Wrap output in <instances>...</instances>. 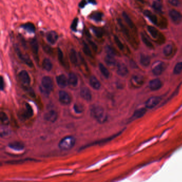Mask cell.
<instances>
[{"mask_svg": "<svg viewBox=\"0 0 182 182\" xmlns=\"http://www.w3.org/2000/svg\"><path fill=\"white\" fill-rule=\"evenodd\" d=\"M88 2L91 4H94V5L97 4L96 0H88Z\"/></svg>", "mask_w": 182, "mask_h": 182, "instance_id": "obj_55", "label": "cell"}, {"mask_svg": "<svg viewBox=\"0 0 182 182\" xmlns=\"http://www.w3.org/2000/svg\"><path fill=\"white\" fill-rule=\"evenodd\" d=\"M144 13L147 17L150 19V20L154 24H157L158 20H157V17L156 16L154 15L153 14H152V13L149 11V10H145Z\"/></svg>", "mask_w": 182, "mask_h": 182, "instance_id": "obj_30", "label": "cell"}, {"mask_svg": "<svg viewBox=\"0 0 182 182\" xmlns=\"http://www.w3.org/2000/svg\"><path fill=\"white\" fill-rule=\"evenodd\" d=\"M70 60L72 64L76 66L78 64V57L77 55V52H76L74 49L72 48L69 52Z\"/></svg>", "mask_w": 182, "mask_h": 182, "instance_id": "obj_21", "label": "cell"}, {"mask_svg": "<svg viewBox=\"0 0 182 182\" xmlns=\"http://www.w3.org/2000/svg\"><path fill=\"white\" fill-rule=\"evenodd\" d=\"M104 61L109 66H113L116 64V60L114 58V56L107 54L105 57Z\"/></svg>", "mask_w": 182, "mask_h": 182, "instance_id": "obj_26", "label": "cell"}, {"mask_svg": "<svg viewBox=\"0 0 182 182\" xmlns=\"http://www.w3.org/2000/svg\"><path fill=\"white\" fill-rule=\"evenodd\" d=\"M8 146L10 149L15 151L23 150L25 148L24 144L20 142H13L10 143L9 144Z\"/></svg>", "mask_w": 182, "mask_h": 182, "instance_id": "obj_23", "label": "cell"}, {"mask_svg": "<svg viewBox=\"0 0 182 182\" xmlns=\"http://www.w3.org/2000/svg\"><path fill=\"white\" fill-rule=\"evenodd\" d=\"M57 54H58V58L59 60L60 63L61 64L64 66H65V63L64 58L63 52L60 48H58L57 49Z\"/></svg>", "mask_w": 182, "mask_h": 182, "instance_id": "obj_37", "label": "cell"}, {"mask_svg": "<svg viewBox=\"0 0 182 182\" xmlns=\"http://www.w3.org/2000/svg\"><path fill=\"white\" fill-rule=\"evenodd\" d=\"M164 70V66L162 63H159L156 65L152 69V73L155 75H160Z\"/></svg>", "mask_w": 182, "mask_h": 182, "instance_id": "obj_25", "label": "cell"}, {"mask_svg": "<svg viewBox=\"0 0 182 182\" xmlns=\"http://www.w3.org/2000/svg\"><path fill=\"white\" fill-rule=\"evenodd\" d=\"M52 64L51 60L48 58H44L42 62V67L44 70L50 71L52 68Z\"/></svg>", "mask_w": 182, "mask_h": 182, "instance_id": "obj_28", "label": "cell"}, {"mask_svg": "<svg viewBox=\"0 0 182 182\" xmlns=\"http://www.w3.org/2000/svg\"><path fill=\"white\" fill-rule=\"evenodd\" d=\"M103 14L102 12H95L91 14L90 18L91 19L94 20L96 22H99L102 20Z\"/></svg>", "mask_w": 182, "mask_h": 182, "instance_id": "obj_29", "label": "cell"}, {"mask_svg": "<svg viewBox=\"0 0 182 182\" xmlns=\"http://www.w3.org/2000/svg\"><path fill=\"white\" fill-rule=\"evenodd\" d=\"M68 83L71 87H75L78 83V79L76 75L74 73H70L68 78Z\"/></svg>", "mask_w": 182, "mask_h": 182, "instance_id": "obj_19", "label": "cell"}, {"mask_svg": "<svg viewBox=\"0 0 182 182\" xmlns=\"http://www.w3.org/2000/svg\"><path fill=\"white\" fill-rule=\"evenodd\" d=\"M4 88V80L3 79V77H1V90H3Z\"/></svg>", "mask_w": 182, "mask_h": 182, "instance_id": "obj_53", "label": "cell"}, {"mask_svg": "<svg viewBox=\"0 0 182 182\" xmlns=\"http://www.w3.org/2000/svg\"><path fill=\"white\" fill-rule=\"evenodd\" d=\"M147 30L150 33L151 35L152 36L153 38L156 39L158 36V31L155 27L149 26H147Z\"/></svg>", "mask_w": 182, "mask_h": 182, "instance_id": "obj_35", "label": "cell"}, {"mask_svg": "<svg viewBox=\"0 0 182 182\" xmlns=\"http://www.w3.org/2000/svg\"><path fill=\"white\" fill-rule=\"evenodd\" d=\"M90 114L92 117L100 123H104L107 121V114L100 106L94 105L92 106L90 109Z\"/></svg>", "mask_w": 182, "mask_h": 182, "instance_id": "obj_1", "label": "cell"}, {"mask_svg": "<svg viewBox=\"0 0 182 182\" xmlns=\"http://www.w3.org/2000/svg\"><path fill=\"white\" fill-rule=\"evenodd\" d=\"M58 118V114L56 111L54 110L48 112L44 115V119L46 121L50 122H54L57 120Z\"/></svg>", "mask_w": 182, "mask_h": 182, "instance_id": "obj_13", "label": "cell"}, {"mask_svg": "<svg viewBox=\"0 0 182 182\" xmlns=\"http://www.w3.org/2000/svg\"><path fill=\"white\" fill-rule=\"evenodd\" d=\"M88 41H89V43L90 44L91 48L93 49V50H95V52H97L98 48H97V46L95 42L92 41H90V40H89Z\"/></svg>", "mask_w": 182, "mask_h": 182, "instance_id": "obj_49", "label": "cell"}, {"mask_svg": "<svg viewBox=\"0 0 182 182\" xmlns=\"http://www.w3.org/2000/svg\"><path fill=\"white\" fill-rule=\"evenodd\" d=\"M87 0H82L79 4V7L80 8H84L86 5L87 4Z\"/></svg>", "mask_w": 182, "mask_h": 182, "instance_id": "obj_51", "label": "cell"}, {"mask_svg": "<svg viewBox=\"0 0 182 182\" xmlns=\"http://www.w3.org/2000/svg\"><path fill=\"white\" fill-rule=\"evenodd\" d=\"M0 120H1V122L2 123V124H3V125H8L9 123V120L8 118V116L6 114V113H5L4 112H1V114H0Z\"/></svg>", "mask_w": 182, "mask_h": 182, "instance_id": "obj_34", "label": "cell"}, {"mask_svg": "<svg viewBox=\"0 0 182 182\" xmlns=\"http://www.w3.org/2000/svg\"><path fill=\"white\" fill-rule=\"evenodd\" d=\"M169 16H170L171 20L174 23H179L182 20V15L179 12L175 10H171L169 12Z\"/></svg>", "mask_w": 182, "mask_h": 182, "instance_id": "obj_14", "label": "cell"}, {"mask_svg": "<svg viewBox=\"0 0 182 182\" xmlns=\"http://www.w3.org/2000/svg\"><path fill=\"white\" fill-rule=\"evenodd\" d=\"M44 50L46 52L48 53V54H52V50L50 49V47H49V46H46V47H44L43 48Z\"/></svg>", "mask_w": 182, "mask_h": 182, "instance_id": "obj_52", "label": "cell"}, {"mask_svg": "<svg viewBox=\"0 0 182 182\" xmlns=\"http://www.w3.org/2000/svg\"><path fill=\"white\" fill-rule=\"evenodd\" d=\"M118 23H119L120 27L122 29V32L124 33V34H125L126 35H127V36H129V32H128L127 28L126 27L124 26V25L123 24L122 21H121V20H120V19H118Z\"/></svg>", "mask_w": 182, "mask_h": 182, "instance_id": "obj_45", "label": "cell"}, {"mask_svg": "<svg viewBox=\"0 0 182 182\" xmlns=\"http://www.w3.org/2000/svg\"><path fill=\"white\" fill-rule=\"evenodd\" d=\"M92 32L95 34V35L98 38H101L103 37L104 34L103 29L102 28L97 27L94 26L91 28Z\"/></svg>", "mask_w": 182, "mask_h": 182, "instance_id": "obj_32", "label": "cell"}, {"mask_svg": "<svg viewBox=\"0 0 182 182\" xmlns=\"http://www.w3.org/2000/svg\"><path fill=\"white\" fill-rule=\"evenodd\" d=\"M131 83L134 87H140L144 84V80L141 76L134 75L131 79Z\"/></svg>", "mask_w": 182, "mask_h": 182, "instance_id": "obj_11", "label": "cell"}, {"mask_svg": "<svg viewBox=\"0 0 182 182\" xmlns=\"http://www.w3.org/2000/svg\"><path fill=\"white\" fill-rule=\"evenodd\" d=\"M114 40L116 44V46H118V47L119 48V49L120 50H123L124 49V46L123 44L121 42V41L119 39V37L117 36H114Z\"/></svg>", "mask_w": 182, "mask_h": 182, "instance_id": "obj_43", "label": "cell"}, {"mask_svg": "<svg viewBox=\"0 0 182 182\" xmlns=\"http://www.w3.org/2000/svg\"><path fill=\"white\" fill-rule=\"evenodd\" d=\"M140 62H141V63L143 66L147 67L150 64L151 58L150 57V56H149L148 55H145V54H142L141 55Z\"/></svg>", "mask_w": 182, "mask_h": 182, "instance_id": "obj_27", "label": "cell"}, {"mask_svg": "<svg viewBox=\"0 0 182 182\" xmlns=\"http://www.w3.org/2000/svg\"><path fill=\"white\" fill-rule=\"evenodd\" d=\"M122 132V131H120L118 133H117V134H115V135H113V136H110V137H108V138L103 139L102 140H100V141H96L95 142L89 144H88L87 145H85V146L82 147V148L81 147L80 150H83V149H86V148H88V147H91V146H94V145H98V144H104V143L108 142L111 141L112 140H113V139H115V138L117 137L118 136H119V135H120Z\"/></svg>", "mask_w": 182, "mask_h": 182, "instance_id": "obj_4", "label": "cell"}, {"mask_svg": "<svg viewBox=\"0 0 182 182\" xmlns=\"http://www.w3.org/2000/svg\"><path fill=\"white\" fill-rule=\"evenodd\" d=\"M20 27L24 29L26 31L31 33H34L35 32V26L34 24L31 22H28L27 23L22 24L20 26Z\"/></svg>", "mask_w": 182, "mask_h": 182, "instance_id": "obj_22", "label": "cell"}, {"mask_svg": "<svg viewBox=\"0 0 182 182\" xmlns=\"http://www.w3.org/2000/svg\"><path fill=\"white\" fill-rule=\"evenodd\" d=\"M25 88H26V90L27 91L28 93L29 94V95H30L31 96H32V97H35V93L31 88H29L27 87H25Z\"/></svg>", "mask_w": 182, "mask_h": 182, "instance_id": "obj_50", "label": "cell"}, {"mask_svg": "<svg viewBox=\"0 0 182 182\" xmlns=\"http://www.w3.org/2000/svg\"><path fill=\"white\" fill-rule=\"evenodd\" d=\"M42 85L43 88L44 90L46 93H49L53 89V82L52 78L49 76H44L42 79Z\"/></svg>", "mask_w": 182, "mask_h": 182, "instance_id": "obj_5", "label": "cell"}, {"mask_svg": "<svg viewBox=\"0 0 182 182\" xmlns=\"http://www.w3.org/2000/svg\"><path fill=\"white\" fill-rule=\"evenodd\" d=\"M99 69L101 73L103 74V76L106 78H108L110 76V72L107 70V68H106L103 64L99 63Z\"/></svg>", "mask_w": 182, "mask_h": 182, "instance_id": "obj_31", "label": "cell"}, {"mask_svg": "<svg viewBox=\"0 0 182 182\" xmlns=\"http://www.w3.org/2000/svg\"><path fill=\"white\" fill-rule=\"evenodd\" d=\"M168 1H169V3L171 5H172L173 6H175V7H177L180 3V2L178 0H169Z\"/></svg>", "mask_w": 182, "mask_h": 182, "instance_id": "obj_48", "label": "cell"}, {"mask_svg": "<svg viewBox=\"0 0 182 182\" xmlns=\"http://www.w3.org/2000/svg\"><path fill=\"white\" fill-rule=\"evenodd\" d=\"M59 99L60 102L62 104L68 105L71 102L72 98L71 96L66 91L61 90L59 92Z\"/></svg>", "mask_w": 182, "mask_h": 182, "instance_id": "obj_9", "label": "cell"}, {"mask_svg": "<svg viewBox=\"0 0 182 182\" xmlns=\"http://www.w3.org/2000/svg\"><path fill=\"white\" fill-rule=\"evenodd\" d=\"M76 139L72 136H68L62 139L59 143V147L62 150H69L75 145Z\"/></svg>", "mask_w": 182, "mask_h": 182, "instance_id": "obj_2", "label": "cell"}, {"mask_svg": "<svg viewBox=\"0 0 182 182\" xmlns=\"http://www.w3.org/2000/svg\"><path fill=\"white\" fill-rule=\"evenodd\" d=\"M174 73L176 75L179 74L182 72V62H179L176 64L174 68Z\"/></svg>", "mask_w": 182, "mask_h": 182, "instance_id": "obj_39", "label": "cell"}, {"mask_svg": "<svg viewBox=\"0 0 182 182\" xmlns=\"http://www.w3.org/2000/svg\"><path fill=\"white\" fill-rule=\"evenodd\" d=\"M141 37H142V40L143 42H144V43L147 46V47L150 48H153V46L152 43L149 40L147 39V37L144 36V34H142Z\"/></svg>", "mask_w": 182, "mask_h": 182, "instance_id": "obj_42", "label": "cell"}, {"mask_svg": "<svg viewBox=\"0 0 182 182\" xmlns=\"http://www.w3.org/2000/svg\"><path fill=\"white\" fill-rule=\"evenodd\" d=\"M163 54L166 56H169L173 52V46L171 44L166 45L163 50Z\"/></svg>", "mask_w": 182, "mask_h": 182, "instance_id": "obj_36", "label": "cell"}, {"mask_svg": "<svg viewBox=\"0 0 182 182\" xmlns=\"http://www.w3.org/2000/svg\"><path fill=\"white\" fill-rule=\"evenodd\" d=\"M57 82L60 87L62 88L66 87L68 84V79L64 74H60L56 77Z\"/></svg>", "mask_w": 182, "mask_h": 182, "instance_id": "obj_17", "label": "cell"}, {"mask_svg": "<svg viewBox=\"0 0 182 182\" xmlns=\"http://www.w3.org/2000/svg\"><path fill=\"white\" fill-rule=\"evenodd\" d=\"M153 8L155 9V10H156L158 12H161L162 10V5L159 2H155L153 4Z\"/></svg>", "mask_w": 182, "mask_h": 182, "instance_id": "obj_46", "label": "cell"}, {"mask_svg": "<svg viewBox=\"0 0 182 182\" xmlns=\"http://www.w3.org/2000/svg\"><path fill=\"white\" fill-rule=\"evenodd\" d=\"M147 110L145 108H139L136 110L134 112V114L132 115V116L131 117L130 119V121H134L136 119H139L141 118H142L144 115L145 114V113H147Z\"/></svg>", "mask_w": 182, "mask_h": 182, "instance_id": "obj_16", "label": "cell"}, {"mask_svg": "<svg viewBox=\"0 0 182 182\" xmlns=\"http://www.w3.org/2000/svg\"><path fill=\"white\" fill-rule=\"evenodd\" d=\"M162 82L159 79H155L151 80L149 84V87L152 91L159 90L162 87Z\"/></svg>", "mask_w": 182, "mask_h": 182, "instance_id": "obj_12", "label": "cell"}, {"mask_svg": "<svg viewBox=\"0 0 182 182\" xmlns=\"http://www.w3.org/2000/svg\"><path fill=\"white\" fill-rule=\"evenodd\" d=\"M21 116L24 119L31 118L34 114L32 106L28 103H26L23 110L21 112Z\"/></svg>", "mask_w": 182, "mask_h": 182, "instance_id": "obj_6", "label": "cell"}, {"mask_svg": "<svg viewBox=\"0 0 182 182\" xmlns=\"http://www.w3.org/2000/svg\"><path fill=\"white\" fill-rule=\"evenodd\" d=\"M9 133V131L7 129H5V130L4 131H2L1 130V136H2L3 135H7V134H8Z\"/></svg>", "mask_w": 182, "mask_h": 182, "instance_id": "obj_54", "label": "cell"}, {"mask_svg": "<svg viewBox=\"0 0 182 182\" xmlns=\"http://www.w3.org/2000/svg\"><path fill=\"white\" fill-rule=\"evenodd\" d=\"M19 79L21 83L24 86V87H27L31 82V79L27 72L25 70H23L20 72L18 75Z\"/></svg>", "mask_w": 182, "mask_h": 182, "instance_id": "obj_7", "label": "cell"}, {"mask_svg": "<svg viewBox=\"0 0 182 182\" xmlns=\"http://www.w3.org/2000/svg\"><path fill=\"white\" fill-rule=\"evenodd\" d=\"M83 52L84 54L88 57H92V52L89 46L85 42L83 43Z\"/></svg>", "mask_w": 182, "mask_h": 182, "instance_id": "obj_38", "label": "cell"}, {"mask_svg": "<svg viewBox=\"0 0 182 182\" xmlns=\"http://www.w3.org/2000/svg\"><path fill=\"white\" fill-rule=\"evenodd\" d=\"M46 39L49 43L55 44L58 39V34L54 31H49L47 33Z\"/></svg>", "mask_w": 182, "mask_h": 182, "instance_id": "obj_10", "label": "cell"}, {"mask_svg": "<svg viewBox=\"0 0 182 182\" xmlns=\"http://www.w3.org/2000/svg\"><path fill=\"white\" fill-rule=\"evenodd\" d=\"M122 16L123 18H124V19L125 20V21L126 22V23L128 25V26L132 28L135 27V25L134 24V23L132 22V21L131 20L129 16L127 15L126 12H123Z\"/></svg>", "mask_w": 182, "mask_h": 182, "instance_id": "obj_33", "label": "cell"}, {"mask_svg": "<svg viewBox=\"0 0 182 182\" xmlns=\"http://www.w3.org/2000/svg\"><path fill=\"white\" fill-rule=\"evenodd\" d=\"M78 22H79V19L78 17H75L72 21V23L71 25V28L73 31H76Z\"/></svg>", "mask_w": 182, "mask_h": 182, "instance_id": "obj_44", "label": "cell"}, {"mask_svg": "<svg viewBox=\"0 0 182 182\" xmlns=\"http://www.w3.org/2000/svg\"><path fill=\"white\" fill-rule=\"evenodd\" d=\"M15 52L17 56H18V57L20 58V60L24 62V63L26 64L28 66H29V68H32L33 67V63L32 60H31V58H29V56L27 54H25L22 53L20 51L19 48L18 47L15 48Z\"/></svg>", "mask_w": 182, "mask_h": 182, "instance_id": "obj_3", "label": "cell"}, {"mask_svg": "<svg viewBox=\"0 0 182 182\" xmlns=\"http://www.w3.org/2000/svg\"><path fill=\"white\" fill-rule=\"evenodd\" d=\"M139 2H142V3H144V0H138Z\"/></svg>", "mask_w": 182, "mask_h": 182, "instance_id": "obj_56", "label": "cell"}, {"mask_svg": "<svg viewBox=\"0 0 182 182\" xmlns=\"http://www.w3.org/2000/svg\"><path fill=\"white\" fill-rule=\"evenodd\" d=\"M161 100V98L160 97H152L148 100H147L145 103V106L147 108L151 109L156 107Z\"/></svg>", "mask_w": 182, "mask_h": 182, "instance_id": "obj_8", "label": "cell"}, {"mask_svg": "<svg viewBox=\"0 0 182 182\" xmlns=\"http://www.w3.org/2000/svg\"><path fill=\"white\" fill-rule=\"evenodd\" d=\"M89 83L91 86V87L96 90H98L100 89L101 84L99 81V80L97 79L95 76H91L89 80Z\"/></svg>", "mask_w": 182, "mask_h": 182, "instance_id": "obj_24", "label": "cell"}, {"mask_svg": "<svg viewBox=\"0 0 182 182\" xmlns=\"http://www.w3.org/2000/svg\"><path fill=\"white\" fill-rule=\"evenodd\" d=\"M117 73L121 76H125L128 73V70L126 65L123 63H119L117 65Z\"/></svg>", "mask_w": 182, "mask_h": 182, "instance_id": "obj_18", "label": "cell"}, {"mask_svg": "<svg viewBox=\"0 0 182 182\" xmlns=\"http://www.w3.org/2000/svg\"><path fill=\"white\" fill-rule=\"evenodd\" d=\"M27 160H34V159H25L24 160H16V161H8L7 163L10 164H17V163H21L23 162L27 161Z\"/></svg>", "mask_w": 182, "mask_h": 182, "instance_id": "obj_47", "label": "cell"}, {"mask_svg": "<svg viewBox=\"0 0 182 182\" xmlns=\"http://www.w3.org/2000/svg\"><path fill=\"white\" fill-rule=\"evenodd\" d=\"M30 45L31 47V50H32L33 54L36 56V57H37L38 54H39V43L38 41L36 38H33L30 41Z\"/></svg>", "mask_w": 182, "mask_h": 182, "instance_id": "obj_20", "label": "cell"}, {"mask_svg": "<svg viewBox=\"0 0 182 182\" xmlns=\"http://www.w3.org/2000/svg\"><path fill=\"white\" fill-rule=\"evenodd\" d=\"M80 95L83 99L87 101H90L92 98L91 91L88 88L86 87L81 88L80 91Z\"/></svg>", "mask_w": 182, "mask_h": 182, "instance_id": "obj_15", "label": "cell"}, {"mask_svg": "<svg viewBox=\"0 0 182 182\" xmlns=\"http://www.w3.org/2000/svg\"><path fill=\"white\" fill-rule=\"evenodd\" d=\"M73 108L76 113H81L84 111L83 105L80 104H75L73 106Z\"/></svg>", "mask_w": 182, "mask_h": 182, "instance_id": "obj_40", "label": "cell"}, {"mask_svg": "<svg viewBox=\"0 0 182 182\" xmlns=\"http://www.w3.org/2000/svg\"><path fill=\"white\" fill-rule=\"evenodd\" d=\"M105 51L107 54L108 55H111L115 56L116 55V52L115 50L114 49H113V48L110 46H107L105 47Z\"/></svg>", "mask_w": 182, "mask_h": 182, "instance_id": "obj_41", "label": "cell"}]
</instances>
